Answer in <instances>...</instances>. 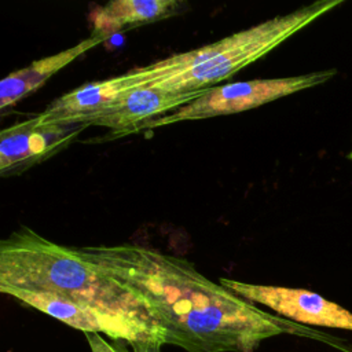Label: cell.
<instances>
[{"label": "cell", "instance_id": "13", "mask_svg": "<svg viewBox=\"0 0 352 352\" xmlns=\"http://www.w3.org/2000/svg\"><path fill=\"white\" fill-rule=\"evenodd\" d=\"M348 158H349V160H351V161H352V148H351V151H349V153H348Z\"/></svg>", "mask_w": 352, "mask_h": 352}, {"label": "cell", "instance_id": "10", "mask_svg": "<svg viewBox=\"0 0 352 352\" xmlns=\"http://www.w3.org/2000/svg\"><path fill=\"white\" fill-rule=\"evenodd\" d=\"M107 37L91 33L89 37L58 54L45 56L6 76L0 82V110L6 111L21 99L41 88L45 81L78 56L106 41Z\"/></svg>", "mask_w": 352, "mask_h": 352}, {"label": "cell", "instance_id": "7", "mask_svg": "<svg viewBox=\"0 0 352 352\" xmlns=\"http://www.w3.org/2000/svg\"><path fill=\"white\" fill-rule=\"evenodd\" d=\"M209 89L173 92L153 87L131 88L111 103L92 125L110 128L116 132L114 136L133 133L142 124L195 100Z\"/></svg>", "mask_w": 352, "mask_h": 352}, {"label": "cell", "instance_id": "8", "mask_svg": "<svg viewBox=\"0 0 352 352\" xmlns=\"http://www.w3.org/2000/svg\"><path fill=\"white\" fill-rule=\"evenodd\" d=\"M128 89L125 74L94 81L59 96L32 118L37 126H88Z\"/></svg>", "mask_w": 352, "mask_h": 352}, {"label": "cell", "instance_id": "11", "mask_svg": "<svg viewBox=\"0 0 352 352\" xmlns=\"http://www.w3.org/2000/svg\"><path fill=\"white\" fill-rule=\"evenodd\" d=\"M179 6L175 0H114L91 15L92 33L109 38L114 33L169 18Z\"/></svg>", "mask_w": 352, "mask_h": 352}, {"label": "cell", "instance_id": "2", "mask_svg": "<svg viewBox=\"0 0 352 352\" xmlns=\"http://www.w3.org/2000/svg\"><path fill=\"white\" fill-rule=\"evenodd\" d=\"M8 289L60 296L161 331L133 290L84 258L77 248L58 245L25 226L0 243V292Z\"/></svg>", "mask_w": 352, "mask_h": 352}, {"label": "cell", "instance_id": "12", "mask_svg": "<svg viewBox=\"0 0 352 352\" xmlns=\"http://www.w3.org/2000/svg\"><path fill=\"white\" fill-rule=\"evenodd\" d=\"M91 352H161L162 344L157 341L114 340L98 333H85Z\"/></svg>", "mask_w": 352, "mask_h": 352}, {"label": "cell", "instance_id": "4", "mask_svg": "<svg viewBox=\"0 0 352 352\" xmlns=\"http://www.w3.org/2000/svg\"><path fill=\"white\" fill-rule=\"evenodd\" d=\"M336 74V69H329L293 77L256 78L250 81H238L213 87L195 100L142 124L135 132L180 121L205 120L216 116L235 114L250 110L294 92L323 84Z\"/></svg>", "mask_w": 352, "mask_h": 352}, {"label": "cell", "instance_id": "1", "mask_svg": "<svg viewBox=\"0 0 352 352\" xmlns=\"http://www.w3.org/2000/svg\"><path fill=\"white\" fill-rule=\"evenodd\" d=\"M77 250L144 301L164 345L186 352H253L264 340L285 333L336 344L214 283L186 258L135 243Z\"/></svg>", "mask_w": 352, "mask_h": 352}, {"label": "cell", "instance_id": "9", "mask_svg": "<svg viewBox=\"0 0 352 352\" xmlns=\"http://www.w3.org/2000/svg\"><path fill=\"white\" fill-rule=\"evenodd\" d=\"M85 126H37L33 118L16 122L1 131L0 136V170L21 172L43 161L65 147Z\"/></svg>", "mask_w": 352, "mask_h": 352}, {"label": "cell", "instance_id": "5", "mask_svg": "<svg viewBox=\"0 0 352 352\" xmlns=\"http://www.w3.org/2000/svg\"><path fill=\"white\" fill-rule=\"evenodd\" d=\"M21 302L33 307L65 324L85 333H98L114 340L157 341L164 345L162 333L140 320L111 314L88 304L76 302L60 296L8 289L3 292Z\"/></svg>", "mask_w": 352, "mask_h": 352}, {"label": "cell", "instance_id": "6", "mask_svg": "<svg viewBox=\"0 0 352 352\" xmlns=\"http://www.w3.org/2000/svg\"><path fill=\"white\" fill-rule=\"evenodd\" d=\"M226 289L249 302L264 305L296 323L344 329L352 331V312L305 289L270 286L220 278Z\"/></svg>", "mask_w": 352, "mask_h": 352}, {"label": "cell", "instance_id": "3", "mask_svg": "<svg viewBox=\"0 0 352 352\" xmlns=\"http://www.w3.org/2000/svg\"><path fill=\"white\" fill-rule=\"evenodd\" d=\"M341 3L342 0H319L286 15L274 16L236 32L216 43L132 69L125 73L128 87H153L173 92L213 88L214 84L263 58Z\"/></svg>", "mask_w": 352, "mask_h": 352}]
</instances>
